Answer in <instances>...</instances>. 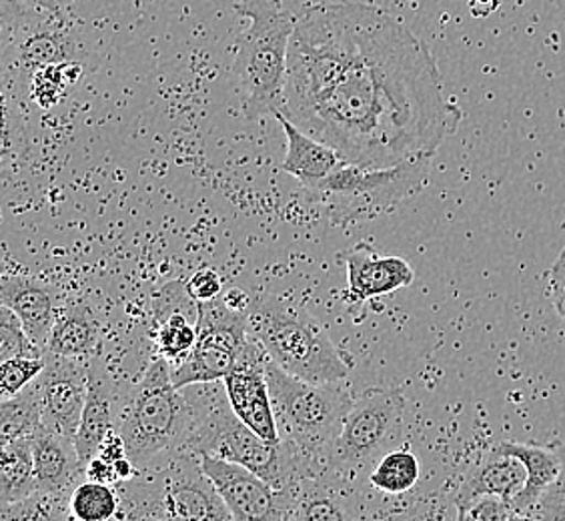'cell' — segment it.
I'll list each match as a JSON object with an SVG mask.
<instances>
[{"label": "cell", "mask_w": 565, "mask_h": 521, "mask_svg": "<svg viewBox=\"0 0 565 521\" xmlns=\"http://www.w3.org/2000/svg\"><path fill=\"white\" fill-rule=\"evenodd\" d=\"M85 478L88 481H97V483H107V486H115L117 478H115V466L103 459V457H93L85 467Z\"/></svg>", "instance_id": "obj_37"}, {"label": "cell", "mask_w": 565, "mask_h": 521, "mask_svg": "<svg viewBox=\"0 0 565 521\" xmlns=\"http://www.w3.org/2000/svg\"><path fill=\"white\" fill-rule=\"evenodd\" d=\"M510 454L522 459L523 466L527 469V483L522 493L513 500L511 508L520 513H532L535 503L544 496L545 489L554 486L555 479L562 474V454L559 449H550L544 446H530V444H518V442H501Z\"/></svg>", "instance_id": "obj_23"}, {"label": "cell", "mask_w": 565, "mask_h": 521, "mask_svg": "<svg viewBox=\"0 0 565 521\" xmlns=\"http://www.w3.org/2000/svg\"><path fill=\"white\" fill-rule=\"evenodd\" d=\"M65 63L61 65H49L36 68L33 75V97L41 107L49 109L63 97V75H65Z\"/></svg>", "instance_id": "obj_33"}, {"label": "cell", "mask_w": 565, "mask_h": 521, "mask_svg": "<svg viewBox=\"0 0 565 521\" xmlns=\"http://www.w3.org/2000/svg\"><path fill=\"white\" fill-rule=\"evenodd\" d=\"M125 521H159V520H147V518H129V520Z\"/></svg>", "instance_id": "obj_42"}, {"label": "cell", "mask_w": 565, "mask_h": 521, "mask_svg": "<svg viewBox=\"0 0 565 521\" xmlns=\"http://www.w3.org/2000/svg\"><path fill=\"white\" fill-rule=\"evenodd\" d=\"M33 454L39 491L68 500L76 486L87 479L73 439L43 427L33 435Z\"/></svg>", "instance_id": "obj_20"}, {"label": "cell", "mask_w": 565, "mask_h": 521, "mask_svg": "<svg viewBox=\"0 0 565 521\" xmlns=\"http://www.w3.org/2000/svg\"><path fill=\"white\" fill-rule=\"evenodd\" d=\"M285 521H294V520H291V515H289V513H287V520H285Z\"/></svg>", "instance_id": "obj_44"}, {"label": "cell", "mask_w": 565, "mask_h": 521, "mask_svg": "<svg viewBox=\"0 0 565 521\" xmlns=\"http://www.w3.org/2000/svg\"><path fill=\"white\" fill-rule=\"evenodd\" d=\"M17 358H44L33 339L22 327L21 319L7 305L0 307V363Z\"/></svg>", "instance_id": "obj_30"}, {"label": "cell", "mask_w": 565, "mask_h": 521, "mask_svg": "<svg viewBox=\"0 0 565 521\" xmlns=\"http://www.w3.org/2000/svg\"><path fill=\"white\" fill-rule=\"evenodd\" d=\"M0 299L21 319L34 345L44 351L61 311L55 289L29 275H14L2 279Z\"/></svg>", "instance_id": "obj_19"}, {"label": "cell", "mask_w": 565, "mask_h": 521, "mask_svg": "<svg viewBox=\"0 0 565 521\" xmlns=\"http://www.w3.org/2000/svg\"><path fill=\"white\" fill-rule=\"evenodd\" d=\"M0 521H75L68 500L36 491L29 500L2 506Z\"/></svg>", "instance_id": "obj_28"}, {"label": "cell", "mask_w": 565, "mask_h": 521, "mask_svg": "<svg viewBox=\"0 0 565 521\" xmlns=\"http://www.w3.org/2000/svg\"><path fill=\"white\" fill-rule=\"evenodd\" d=\"M508 521H535L532 513H520V511H513Z\"/></svg>", "instance_id": "obj_41"}, {"label": "cell", "mask_w": 565, "mask_h": 521, "mask_svg": "<svg viewBox=\"0 0 565 521\" xmlns=\"http://www.w3.org/2000/svg\"><path fill=\"white\" fill-rule=\"evenodd\" d=\"M44 358H17L0 363V397L9 400L21 393L44 371Z\"/></svg>", "instance_id": "obj_31"}, {"label": "cell", "mask_w": 565, "mask_h": 521, "mask_svg": "<svg viewBox=\"0 0 565 521\" xmlns=\"http://www.w3.org/2000/svg\"><path fill=\"white\" fill-rule=\"evenodd\" d=\"M249 337V313L231 307L225 295L199 304L195 348L189 358L171 368L174 385L185 390L191 385L225 381Z\"/></svg>", "instance_id": "obj_10"}, {"label": "cell", "mask_w": 565, "mask_h": 521, "mask_svg": "<svg viewBox=\"0 0 565 521\" xmlns=\"http://www.w3.org/2000/svg\"><path fill=\"white\" fill-rule=\"evenodd\" d=\"M457 521H508L513 508L500 496H481L457 508Z\"/></svg>", "instance_id": "obj_32"}, {"label": "cell", "mask_w": 565, "mask_h": 521, "mask_svg": "<svg viewBox=\"0 0 565 521\" xmlns=\"http://www.w3.org/2000/svg\"><path fill=\"white\" fill-rule=\"evenodd\" d=\"M120 393L100 355L88 361V393L75 446L83 466L87 467L110 432L117 429Z\"/></svg>", "instance_id": "obj_17"}, {"label": "cell", "mask_w": 565, "mask_h": 521, "mask_svg": "<svg viewBox=\"0 0 565 521\" xmlns=\"http://www.w3.org/2000/svg\"><path fill=\"white\" fill-rule=\"evenodd\" d=\"M151 313L157 353L174 368L195 348L199 304L185 281L164 283L152 295Z\"/></svg>", "instance_id": "obj_14"}, {"label": "cell", "mask_w": 565, "mask_h": 521, "mask_svg": "<svg viewBox=\"0 0 565 521\" xmlns=\"http://www.w3.org/2000/svg\"><path fill=\"white\" fill-rule=\"evenodd\" d=\"M191 429L193 407L185 390L174 385L171 365L154 359L141 380L120 393L117 432L127 457L141 469L157 457L186 449Z\"/></svg>", "instance_id": "obj_6"}, {"label": "cell", "mask_w": 565, "mask_h": 521, "mask_svg": "<svg viewBox=\"0 0 565 521\" xmlns=\"http://www.w3.org/2000/svg\"><path fill=\"white\" fill-rule=\"evenodd\" d=\"M547 295L552 299L555 313L565 321V259L557 257L552 269H550V285H547Z\"/></svg>", "instance_id": "obj_36"}, {"label": "cell", "mask_w": 565, "mask_h": 521, "mask_svg": "<svg viewBox=\"0 0 565 521\" xmlns=\"http://www.w3.org/2000/svg\"><path fill=\"white\" fill-rule=\"evenodd\" d=\"M422 478V464L414 451L399 447L381 457L371 469L370 483L390 496H402Z\"/></svg>", "instance_id": "obj_26"}, {"label": "cell", "mask_w": 565, "mask_h": 521, "mask_svg": "<svg viewBox=\"0 0 565 521\" xmlns=\"http://www.w3.org/2000/svg\"><path fill=\"white\" fill-rule=\"evenodd\" d=\"M113 466H115V478H117V483L131 481V479L137 476V471H139L129 457H122L119 461H115ZM117 483H115V486H117Z\"/></svg>", "instance_id": "obj_39"}, {"label": "cell", "mask_w": 565, "mask_h": 521, "mask_svg": "<svg viewBox=\"0 0 565 521\" xmlns=\"http://www.w3.org/2000/svg\"><path fill=\"white\" fill-rule=\"evenodd\" d=\"M201 464L235 521L287 520V496L255 476L247 467L209 456H201Z\"/></svg>", "instance_id": "obj_13"}, {"label": "cell", "mask_w": 565, "mask_h": 521, "mask_svg": "<svg viewBox=\"0 0 565 521\" xmlns=\"http://www.w3.org/2000/svg\"><path fill=\"white\" fill-rule=\"evenodd\" d=\"M559 257H564V259H565V247H564V249H562V253H559Z\"/></svg>", "instance_id": "obj_43"}, {"label": "cell", "mask_w": 565, "mask_h": 521, "mask_svg": "<svg viewBox=\"0 0 565 521\" xmlns=\"http://www.w3.org/2000/svg\"><path fill=\"white\" fill-rule=\"evenodd\" d=\"M186 291L195 299L196 304H207L217 299L218 295H223V281L218 277V273L213 269H201L196 272L189 281H186Z\"/></svg>", "instance_id": "obj_35"}, {"label": "cell", "mask_w": 565, "mask_h": 521, "mask_svg": "<svg viewBox=\"0 0 565 521\" xmlns=\"http://www.w3.org/2000/svg\"><path fill=\"white\" fill-rule=\"evenodd\" d=\"M281 113L345 163L377 169L435 157L461 120L427 44L392 12L349 0H305Z\"/></svg>", "instance_id": "obj_1"}, {"label": "cell", "mask_w": 565, "mask_h": 521, "mask_svg": "<svg viewBox=\"0 0 565 521\" xmlns=\"http://www.w3.org/2000/svg\"><path fill=\"white\" fill-rule=\"evenodd\" d=\"M249 333L275 365L297 380L341 383L353 368L345 351L331 341L313 317L275 295L250 294Z\"/></svg>", "instance_id": "obj_5"}, {"label": "cell", "mask_w": 565, "mask_h": 521, "mask_svg": "<svg viewBox=\"0 0 565 521\" xmlns=\"http://www.w3.org/2000/svg\"><path fill=\"white\" fill-rule=\"evenodd\" d=\"M44 371L36 380L44 427L75 442L87 403L88 361L61 358L49 351H44Z\"/></svg>", "instance_id": "obj_12"}, {"label": "cell", "mask_w": 565, "mask_h": 521, "mask_svg": "<svg viewBox=\"0 0 565 521\" xmlns=\"http://www.w3.org/2000/svg\"><path fill=\"white\" fill-rule=\"evenodd\" d=\"M98 456L103 457V459H107L110 464H115V461H119L122 457H127V446H125V442H122V437H120L117 429L107 435V439L103 442V446L98 449Z\"/></svg>", "instance_id": "obj_38"}, {"label": "cell", "mask_w": 565, "mask_h": 521, "mask_svg": "<svg viewBox=\"0 0 565 521\" xmlns=\"http://www.w3.org/2000/svg\"><path fill=\"white\" fill-rule=\"evenodd\" d=\"M351 481L331 467L309 474L287 493V513L294 521H365Z\"/></svg>", "instance_id": "obj_15"}, {"label": "cell", "mask_w": 565, "mask_h": 521, "mask_svg": "<svg viewBox=\"0 0 565 521\" xmlns=\"http://www.w3.org/2000/svg\"><path fill=\"white\" fill-rule=\"evenodd\" d=\"M267 381L281 439L294 444L316 466L329 467V457L353 405L348 387L297 380L271 359Z\"/></svg>", "instance_id": "obj_8"}, {"label": "cell", "mask_w": 565, "mask_h": 521, "mask_svg": "<svg viewBox=\"0 0 565 521\" xmlns=\"http://www.w3.org/2000/svg\"><path fill=\"white\" fill-rule=\"evenodd\" d=\"M267 365H269L267 351L262 348V343L255 337H249L247 345L241 351L235 368L225 378L223 385L227 391L228 403L241 422L249 425L250 429L263 439L279 442L281 435L273 413Z\"/></svg>", "instance_id": "obj_11"}, {"label": "cell", "mask_w": 565, "mask_h": 521, "mask_svg": "<svg viewBox=\"0 0 565 521\" xmlns=\"http://www.w3.org/2000/svg\"><path fill=\"white\" fill-rule=\"evenodd\" d=\"M73 56V44L61 31H39L29 34L21 44L22 63L43 68L49 65H61Z\"/></svg>", "instance_id": "obj_29"}, {"label": "cell", "mask_w": 565, "mask_h": 521, "mask_svg": "<svg viewBox=\"0 0 565 521\" xmlns=\"http://www.w3.org/2000/svg\"><path fill=\"white\" fill-rule=\"evenodd\" d=\"M434 155L414 157L393 167L343 163L317 185L303 187L307 205L321 206L335 225L377 217L424 191Z\"/></svg>", "instance_id": "obj_7"}, {"label": "cell", "mask_w": 565, "mask_h": 521, "mask_svg": "<svg viewBox=\"0 0 565 521\" xmlns=\"http://www.w3.org/2000/svg\"><path fill=\"white\" fill-rule=\"evenodd\" d=\"M218 383L185 387L193 407L189 451L247 467L285 496L299 479L323 469L309 461L294 444L285 439L267 442L243 424L228 403L225 385L218 387Z\"/></svg>", "instance_id": "obj_2"}, {"label": "cell", "mask_w": 565, "mask_h": 521, "mask_svg": "<svg viewBox=\"0 0 565 521\" xmlns=\"http://www.w3.org/2000/svg\"><path fill=\"white\" fill-rule=\"evenodd\" d=\"M39 491L33 437L2 444L0 449V500L2 506L29 500Z\"/></svg>", "instance_id": "obj_24"}, {"label": "cell", "mask_w": 565, "mask_h": 521, "mask_svg": "<svg viewBox=\"0 0 565 521\" xmlns=\"http://www.w3.org/2000/svg\"><path fill=\"white\" fill-rule=\"evenodd\" d=\"M305 0H241L235 11L249 19L237 41L233 73L253 115L281 113L289 44Z\"/></svg>", "instance_id": "obj_4"}, {"label": "cell", "mask_w": 565, "mask_h": 521, "mask_svg": "<svg viewBox=\"0 0 565 521\" xmlns=\"http://www.w3.org/2000/svg\"><path fill=\"white\" fill-rule=\"evenodd\" d=\"M75 521H110L119 515L120 496L115 486L81 481L68 498Z\"/></svg>", "instance_id": "obj_27"}, {"label": "cell", "mask_w": 565, "mask_h": 521, "mask_svg": "<svg viewBox=\"0 0 565 521\" xmlns=\"http://www.w3.org/2000/svg\"><path fill=\"white\" fill-rule=\"evenodd\" d=\"M17 2H22V4H26L29 9L44 12V14H49V17H61V9H58V4H56L55 0H17Z\"/></svg>", "instance_id": "obj_40"}, {"label": "cell", "mask_w": 565, "mask_h": 521, "mask_svg": "<svg viewBox=\"0 0 565 521\" xmlns=\"http://www.w3.org/2000/svg\"><path fill=\"white\" fill-rule=\"evenodd\" d=\"M348 269V294L351 305H361L381 295L395 294L409 287L415 279L414 267L395 255H380L377 251L359 243L343 255Z\"/></svg>", "instance_id": "obj_16"}, {"label": "cell", "mask_w": 565, "mask_h": 521, "mask_svg": "<svg viewBox=\"0 0 565 521\" xmlns=\"http://www.w3.org/2000/svg\"><path fill=\"white\" fill-rule=\"evenodd\" d=\"M39 380V378H36ZM36 380L26 390L0 403V439L2 444L33 437L43 429V407Z\"/></svg>", "instance_id": "obj_25"}, {"label": "cell", "mask_w": 565, "mask_h": 521, "mask_svg": "<svg viewBox=\"0 0 565 521\" xmlns=\"http://www.w3.org/2000/svg\"><path fill=\"white\" fill-rule=\"evenodd\" d=\"M405 397L399 390H370L353 400L341 427L329 467L353 479L363 469L375 467L399 437Z\"/></svg>", "instance_id": "obj_9"}, {"label": "cell", "mask_w": 565, "mask_h": 521, "mask_svg": "<svg viewBox=\"0 0 565 521\" xmlns=\"http://www.w3.org/2000/svg\"><path fill=\"white\" fill-rule=\"evenodd\" d=\"M125 520L235 521L209 478L201 457L177 449L141 467L131 481L115 486Z\"/></svg>", "instance_id": "obj_3"}, {"label": "cell", "mask_w": 565, "mask_h": 521, "mask_svg": "<svg viewBox=\"0 0 565 521\" xmlns=\"http://www.w3.org/2000/svg\"><path fill=\"white\" fill-rule=\"evenodd\" d=\"M562 454V474L555 479L554 486L545 489L544 496L535 503L532 515L535 521H565V447Z\"/></svg>", "instance_id": "obj_34"}, {"label": "cell", "mask_w": 565, "mask_h": 521, "mask_svg": "<svg viewBox=\"0 0 565 521\" xmlns=\"http://www.w3.org/2000/svg\"><path fill=\"white\" fill-rule=\"evenodd\" d=\"M273 117L279 120L282 132L287 137L282 171L299 179L301 185H317L319 181H323L345 163L335 149H331L326 142L299 129L294 120L287 119L282 113H277Z\"/></svg>", "instance_id": "obj_21"}, {"label": "cell", "mask_w": 565, "mask_h": 521, "mask_svg": "<svg viewBox=\"0 0 565 521\" xmlns=\"http://www.w3.org/2000/svg\"><path fill=\"white\" fill-rule=\"evenodd\" d=\"M525 483L527 469L523 466L522 459L498 444L491 447L488 454H483L478 464L469 467L457 491L456 506H466L481 496H500L513 503L522 493Z\"/></svg>", "instance_id": "obj_18"}, {"label": "cell", "mask_w": 565, "mask_h": 521, "mask_svg": "<svg viewBox=\"0 0 565 521\" xmlns=\"http://www.w3.org/2000/svg\"><path fill=\"white\" fill-rule=\"evenodd\" d=\"M98 345L100 326L95 311L90 305L75 301L61 307L44 351L87 363L98 355Z\"/></svg>", "instance_id": "obj_22"}]
</instances>
